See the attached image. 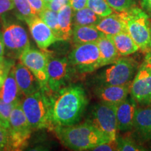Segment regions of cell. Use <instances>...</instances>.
Wrapping results in <instances>:
<instances>
[{
  "label": "cell",
  "instance_id": "obj_3",
  "mask_svg": "<svg viewBox=\"0 0 151 151\" xmlns=\"http://www.w3.org/2000/svg\"><path fill=\"white\" fill-rule=\"evenodd\" d=\"M48 91L43 88L26 96L21 101V106L33 129H49L53 130L52 121V99Z\"/></svg>",
  "mask_w": 151,
  "mask_h": 151
},
{
  "label": "cell",
  "instance_id": "obj_36",
  "mask_svg": "<svg viewBox=\"0 0 151 151\" xmlns=\"http://www.w3.org/2000/svg\"><path fill=\"white\" fill-rule=\"evenodd\" d=\"M28 1L37 16L46 8V4L43 0H28Z\"/></svg>",
  "mask_w": 151,
  "mask_h": 151
},
{
  "label": "cell",
  "instance_id": "obj_8",
  "mask_svg": "<svg viewBox=\"0 0 151 151\" xmlns=\"http://www.w3.org/2000/svg\"><path fill=\"white\" fill-rule=\"evenodd\" d=\"M116 106L101 101L93 107L90 118L88 120L110 141L117 139L118 130Z\"/></svg>",
  "mask_w": 151,
  "mask_h": 151
},
{
  "label": "cell",
  "instance_id": "obj_19",
  "mask_svg": "<svg viewBox=\"0 0 151 151\" xmlns=\"http://www.w3.org/2000/svg\"><path fill=\"white\" fill-rule=\"evenodd\" d=\"M95 27L100 32L108 36H113L122 32H127L124 20L119 13L111 14L105 17H101Z\"/></svg>",
  "mask_w": 151,
  "mask_h": 151
},
{
  "label": "cell",
  "instance_id": "obj_20",
  "mask_svg": "<svg viewBox=\"0 0 151 151\" xmlns=\"http://www.w3.org/2000/svg\"><path fill=\"white\" fill-rule=\"evenodd\" d=\"M134 128L145 140L151 139V107L137 108Z\"/></svg>",
  "mask_w": 151,
  "mask_h": 151
},
{
  "label": "cell",
  "instance_id": "obj_21",
  "mask_svg": "<svg viewBox=\"0 0 151 151\" xmlns=\"http://www.w3.org/2000/svg\"><path fill=\"white\" fill-rule=\"evenodd\" d=\"M96 43L99 48L102 67L111 65L120 57L110 36H103Z\"/></svg>",
  "mask_w": 151,
  "mask_h": 151
},
{
  "label": "cell",
  "instance_id": "obj_41",
  "mask_svg": "<svg viewBox=\"0 0 151 151\" xmlns=\"http://www.w3.org/2000/svg\"><path fill=\"white\" fill-rule=\"evenodd\" d=\"M146 7H148V8L150 9L151 11V0H148V3H147Z\"/></svg>",
  "mask_w": 151,
  "mask_h": 151
},
{
  "label": "cell",
  "instance_id": "obj_12",
  "mask_svg": "<svg viewBox=\"0 0 151 151\" xmlns=\"http://www.w3.org/2000/svg\"><path fill=\"white\" fill-rule=\"evenodd\" d=\"M48 86L50 91L56 92L66 86L72 68L67 58H54L48 53Z\"/></svg>",
  "mask_w": 151,
  "mask_h": 151
},
{
  "label": "cell",
  "instance_id": "obj_13",
  "mask_svg": "<svg viewBox=\"0 0 151 151\" xmlns=\"http://www.w3.org/2000/svg\"><path fill=\"white\" fill-rule=\"evenodd\" d=\"M32 37L38 47L43 51H46L58 39L50 27L38 16L34 17L27 23Z\"/></svg>",
  "mask_w": 151,
  "mask_h": 151
},
{
  "label": "cell",
  "instance_id": "obj_38",
  "mask_svg": "<svg viewBox=\"0 0 151 151\" xmlns=\"http://www.w3.org/2000/svg\"><path fill=\"white\" fill-rule=\"evenodd\" d=\"M4 54H5V47L3 42L2 34L0 32V60L4 59Z\"/></svg>",
  "mask_w": 151,
  "mask_h": 151
},
{
  "label": "cell",
  "instance_id": "obj_9",
  "mask_svg": "<svg viewBox=\"0 0 151 151\" xmlns=\"http://www.w3.org/2000/svg\"><path fill=\"white\" fill-rule=\"evenodd\" d=\"M5 53L13 59L20 56L30 48V42L26 30L20 24H9L4 28L2 32Z\"/></svg>",
  "mask_w": 151,
  "mask_h": 151
},
{
  "label": "cell",
  "instance_id": "obj_14",
  "mask_svg": "<svg viewBox=\"0 0 151 151\" xmlns=\"http://www.w3.org/2000/svg\"><path fill=\"white\" fill-rule=\"evenodd\" d=\"M137 103L132 97H127L116 106L118 129L120 131H129L133 128Z\"/></svg>",
  "mask_w": 151,
  "mask_h": 151
},
{
  "label": "cell",
  "instance_id": "obj_39",
  "mask_svg": "<svg viewBox=\"0 0 151 151\" xmlns=\"http://www.w3.org/2000/svg\"><path fill=\"white\" fill-rule=\"evenodd\" d=\"M150 37H151V23H150ZM146 60V61H148V62H151V51H150L149 52H148V53H147Z\"/></svg>",
  "mask_w": 151,
  "mask_h": 151
},
{
  "label": "cell",
  "instance_id": "obj_11",
  "mask_svg": "<svg viewBox=\"0 0 151 151\" xmlns=\"http://www.w3.org/2000/svg\"><path fill=\"white\" fill-rule=\"evenodd\" d=\"M131 97L141 106L151 104V62H143L138 69L130 86Z\"/></svg>",
  "mask_w": 151,
  "mask_h": 151
},
{
  "label": "cell",
  "instance_id": "obj_42",
  "mask_svg": "<svg viewBox=\"0 0 151 151\" xmlns=\"http://www.w3.org/2000/svg\"><path fill=\"white\" fill-rule=\"evenodd\" d=\"M143 1V4L145 6H146L147 5V3H148V0H142Z\"/></svg>",
  "mask_w": 151,
  "mask_h": 151
},
{
  "label": "cell",
  "instance_id": "obj_22",
  "mask_svg": "<svg viewBox=\"0 0 151 151\" xmlns=\"http://www.w3.org/2000/svg\"><path fill=\"white\" fill-rule=\"evenodd\" d=\"M73 10L70 4L63 6L58 12L60 41L69 40L71 38L73 30Z\"/></svg>",
  "mask_w": 151,
  "mask_h": 151
},
{
  "label": "cell",
  "instance_id": "obj_18",
  "mask_svg": "<svg viewBox=\"0 0 151 151\" xmlns=\"http://www.w3.org/2000/svg\"><path fill=\"white\" fill-rule=\"evenodd\" d=\"M106 35L100 32L95 26L78 25L73 26L72 30L73 42L75 46L83 43L97 42L98 39Z\"/></svg>",
  "mask_w": 151,
  "mask_h": 151
},
{
  "label": "cell",
  "instance_id": "obj_1",
  "mask_svg": "<svg viewBox=\"0 0 151 151\" xmlns=\"http://www.w3.org/2000/svg\"><path fill=\"white\" fill-rule=\"evenodd\" d=\"M55 93L51 96L54 128L76 124L88 102L83 88L80 86H65Z\"/></svg>",
  "mask_w": 151,
  "mask_h": 151
},
{
  "label": "cell",
  "instance_id": "obj_43",
  "mask_svg": "<svg viewBox=\"0 0 151 151\" xmlns=\"http://www.w3.org/2000/svg\"><path fill=\"white\" fill-rule=\"evenodd\" d=\"M43 1H44L45 4H46V6L48 4V3H50V1H51V0H43Z\"/></svg>",
  "mask_w": 151,
  "mask_h": 151
},
{
  "label": "cell",
  "instance_id": "obj_34",
  "mask_svg": "<svg viewBox=\"0 0 151 151\" xmlns=\"http://www.w3.org/2000/svg\"><path fill=\"white\" fill-rule=\"evenodd\" d=\"M68 4H70V0H51V1L46 6L52 11L58 12L62 7Z\"/></svg>",
  "mask_w": 151,
  "mask_h": 151
},
{
  "label": "cell",
  "instance_id": "obj_6",
  "mask_svg": "<svg viewBox=\"0 0 151 151\" xmlns=\"http://www.w3.org/2000/svg\"><path fill=\"white\" fill-rule=\"evenodd\" d=\"M138 69L137 62L127 56L119 58L99 75L101 86H123L131 83Z\"/></svg>",
  "mask_w": 151,
  "mask_h": 151
},
{
  "label": "cell",
  "instance_id": "obj_15",
  "mask_svg": "<svg viewBox=\"0 0 151 151\" xmlns=\"http://www.w3.org/2000/svg\"><path fill=\"white\" fill-rule=\"evenodd\" d=\"M14 69L16 82L24 96L30 95L41 89L40 84L35 75L23 64L18 63Z\"/></svg>",
  "mask_w": 151,
  "mask_h": 151
},
{
  "label": "cell",
  "instance_id": "obj_37",
  "mask_svg": "<svg viewBox=\"0 0 151 151\" xmlns=\"http://www.w3.org/2000/svg\"><path fill=\"white\" fill-rule=\"evenodd\" d=\"M70 5L73 11L81 9L87 6V0H70Z\"/></svg>",
  "mask_w": 151,
  "mask_h": 151
},
{
  "label": "cell",
  "instance_id": "obj_16",
  "mask_svg": "<svg viewBox=\"0 0 151 151\" xmlns=\"http://www.w3.org/2000/svg\"><path fill=\"white\" fill-rule=\"evenodd\" d=\"M130 86H101L95 90L97 97L102 102L117 106L124 101L130 93Z\"/></svg>",
  "mask_w": 151,
  "mask_h": 151
},
{
  "label": "cell",
  "instance_id": "obj_10",
  "mask_svg": "<svg viewBox=\"0 0 151 151\" xmlns=\"http://www.w3.org/2000/svg\"><path fill=\"white\" fill-rule=\"evenodd\" d=\"M19 60L35 75L41 88L50 90L48 86V53L29 48L20 56Z\"/></svg>",
  "mask_w": 151,
  "mask_h": 151
},
{
  "label": "cell",
  "instance_id": "obj_25",
  "mask_svg": "<svg viewBox=\"0 0 151 151\" xmlns=\"http://www.w3.org/2000/svg\"><path fill=\"white\" fill-rule=\"evenodd\" d=\"M14 2L15 14L19 20L27 23L31 19L37 16L28 0H14Z\"/></svg>",
  "mask_w": 151,
  "mask_h": 151
},
{
  "label": "cell",
  "instance_id": "obj_27",
  "mask_svg": "<svg viewBox=\"0 0 151 151\" xmlns=\"http://www.w3.org/2000/svg\"><path fill=\"white\" fill-rule=\"evenodd\" d=\"M86 6L101 17L107 16L113 13V10L106 0H87Z\"/></svg>",
  "mask_w": 151,
  "mask_h": 151
},
{
  "label": "cell",
  "instance_id": "obj_23",
  "mask_svg": "<svg viewBox=\"0 0 151 151\" xmlns=\"http://www.w3.org/2000/svg\"><path fill=\"white\" fill-rule=\"evenodd\" d=\"M114 43L117 51L120 57L128 56L139 50L134 41L127 32H122L116 35L110 36Z\"/></svg>",
  "mask_w": 151,
  "mask_h": 151
},
{
  "label": "cell",
  "instance_id": "obj_32",
  "mask_svg": "<svg viewBox=\"0 0 151 151\" xmlns=\"http://www.w3.org/2000/svg\"><path fill=\"white\" fill-rule=\"evenodd\" d=\"M92 150L95 151H116L118 150V143L116 140L109 141L107 142L100 144L99 146L94 147Z\"/></svg>",
  "mask_w": 151,
  "mask_h": 151
},
{
  "label": "cell",
  "instance_id": "obj_4",
  "mask_svg": "<svg viewBox=\"0 0 151 151\" xmlns=\"http://www.w3.org/2000/svg\"><path fill=\"white\" fill-rule=\"evenodd\" d=\"M124 20L127 33L141 51H151V37L149 18L142 9L134 6L127 11L118 12Z\"/></svg>",
  "mask_w": 151,
  "mask_h": 151
},
{
  "label": "cell",
  "instance_id": "obj_40",
  "mask_svg": "<svg viewBox=\"0 0 151 151\" xmlns=\"http://www.w3.org/2000/svg\"><path fill=\"white\" fill-rule=\"evenodd\" d=\"M0 126H1V127H4L6 128V129H9V127H7L6 124H5V122L3 121L2 119L1 118V117H0Z\"/></svg>",
  "mask_w": 151,
  "mask_h": 151
},
{
  "label": "cell",
  "instance_id": "obj_5",
  "mask_svg": "<svg viewBox=\"0 0 151 151\" xmlns=\"http://www.w3.org/2000/svg\"><path fill=\"white\" fill-rule=\"evenodd\" d=\"M71 67L76 72L86 74L102 67L99 48L96 42L75 46L68 57Z\"/></svg>",
  "mask_w": 151,
  "mask_h": 151
},
{
  "label": "cell",
  "instance_id": "obj_7",
  "mask_svg": "<svg viewBox=\"0 0 151 151\" xmlns=\"http://www.w3.org/2000/svg\"><path fill=\"white\" fill-rule=\"evenodd\" d=\"M9 150H20L27 146L32 129L21 106V102L15 106L9 118Z\"/></svg>",
  "mask_w": 151,
  "mask_h": 151
},
{
  "label": "cell",
  "instance_id": "obj_33",
  "mask_svg": "<svg viewBox=\"0 0 151 151\" xmlns=\"http://www.w3.org/2000/svg\"><path fill=\"white\" fill-rule=\"evenodd\" d=\"M9 129L0 126V150H9Z\"/></svg>",
  "mask_w": 151,
  "mask_h": 151
},
{
  "label": "cell",
  "instance_id": "obj_17",
  "mask_svg": "<svg viewBox=\"0 0 151 151\" xmlns=\"http://www.w3.org/2000/svg\"><path fill=\"white\" fill-rule=\"evenodd\" d=\"M22 92L17 83L14 67L11 69L0 88V99L6 103H20Z\"/></svg>",
  "mask_w": 151,
  "mask_h": 151
},
{
  "label": "cell",
  "instance_id": "obj_31",
  "mask_svg": "<svg viewBox=\"0 0 151 151\" xmlns=\"http://www.w3.org/2000/svg\"><path fill=\"white\" fill-rule=\"evenodd\" d=\"M11 68H12V62L5 60L4 58L0 60V88L3 85L4 81Z\"/></svg>",
  "mask_w": 151,
  "mask_h": 151
},
{
  "label": "cell",
  "instance_id": "obj_2",
  "mask_svg": "<svg viewBox=\"0 0 151 151\" xmlns=\"http://www.w3.org/2000/svg\"><path fill=\"white\" fill-rule=\"evenodd\" d=\"M53 131L64 146L73 150H92L94 147L110 141L88 121L58 126Z\"/></svg>",
  "mask_w": 151,
  "mask_h": 151
},
{
  "label": "cell",
  "instance_id": "obj_35",
  "mask_svg": "<svg viewBox=\"0 0 151 151\" xmlns=\"http://www.w3.org/2000/svg\"><path fill=\"white\" fill-rule=\"evenodd\" d=\"M14 9V0H0V16Z\"/></svg>",
  "mask_w": 151,
  "mask_h": 151
},
{
  "label": "cell",
  "instance_id": "obj_28",
  "mask_svg": "<svg viewBox=\"0 0 151 151\" xmlns=\"http://www.w3.org/2000/svg\"><path fill=\"white\" fill-rule=\"evenodd\" d=\"M113 11L122 12L134 7L136 0H106Z\"/></svg>",
  "mask_w": 151,
  "mask_h": 151
},
{
  "label": "cell",
  "instance_id": "obj_30",
  "mask_svg": "<svg viewBox=\"0 0 151 151\" xmlns=\"http://www.w3.org/2000/svg\"><path fill=\"white\" fill-rule=\"evenodd\" d=\"M18 104L19 103L8 104L0 99V117L8 127H9V118H10L11 113L15 106Z\"/></svg>",
  "mask_w": 151,
  "mask_h": 151
},
{
  "label": "cell",
  "instance_id": "obj_26",
  "mask_svg": "<svg viewBox=\"0 0 151 151\" xmlns=\"http://www.w3.org/2000/svg\"><path fill=\"white\" fill-rule=\"evenodd\" d=\"M38 16L51 29L58 41H60L58 12L46 7Z\"/></svg>",
  "mask_w": 151,
  "mask_h": 151
},
{
  "label": "cell",
  "instance_id": "obj_24",
  "mask_svg": "<svg viewBox=\"0 0 151 151\" xmlns=\"http://www.w3.org/2000/svg\"><path fill=\"white\" fill-rule=\"evenodd\" d=\"M101 16L94 12L88 6L73 11V27L78 25H93L95 26L98 23Z\"/></svg>",
  "mask_w": 151,
  "mask_h": 151
},
{
  "label": "cell",
  "instance_id": "obj_29",
  "mask_svg": "<svg viewBox=\"0 0 151 151\" xmlns=\"http://www.w3.org/2000/svg\"><path fill=\"white\" fill-rule=\"evenodd\" d=\"M118 151H140L144 150L142 147L130 139H118Z\"/></svg>",
  "mask_w": 151,
  "mask_h": 151
}]
</instances>
